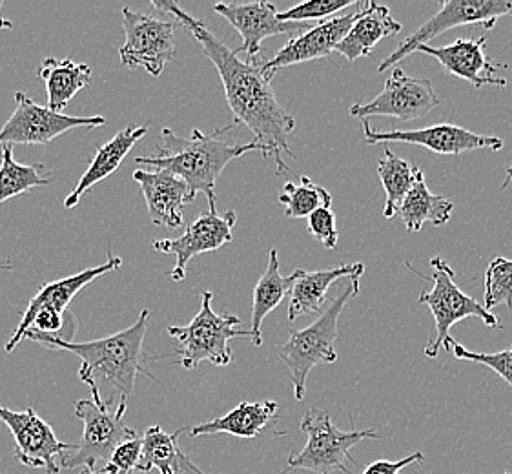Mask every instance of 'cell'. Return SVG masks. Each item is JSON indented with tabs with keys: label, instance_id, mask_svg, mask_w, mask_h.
Returning <instances> with one entry per match:
<instances>
[{
	"label": "cell",
	"instance_id": "cell-40",
	"mask_svg": "<svg viewBox=\"0 0 512 474\" xmlns=\"http://www.w3.org/2000/svg\"><path fill=\"white\" fill-rule=\"evenodd\" d=\"M0 8H2V2H0ZM11 28H13V22L4 19V17L0 15V30H11Z\"/></svg>",
	"mask_w": 512,
	"mask_h": 474
},
{
	"label": "cell",
	"instance_id": "cell-6",
	"mask_svg": "<svg viewBox=\"0 0 512 474\" xmlns=\"http://www.w3.org/2000/svg\"><path fill=\"white\" fill-rule=\"evenodd\" d=\"M301 431L307 434V444L296 454H290L287 467L277 474L292 471H310L314 474H332L341 471L352 474L349 464L356 465L352 458V449L365 440H378L374 429L363 431H341L332 422L328 411L308 409L301 420Z\"/></svg>",
	"mask_w": 512,
	"mask_h": 474
},
{
	"label": "cell",
	"instance_id": "cell-26",
	"mask_svg": "<svg viewBox=\"0 0 512 474\" xmlns=\"http://www.w3.org/2000/svg\"><path fill=\"white\" fill-rule=\"evenodd\" d=\"M452 212H454V205L451 199L434 196L427 186L423 172L418 168L414 185L398 210L405 228L410 234H416L427 223H431L434 227H443L451 219Z\"/></svg>",
	"mask_w": 512,
	"mask_h": 474
},
{
	"label": "cell",
	"instance_id": "cell-9",
	"mask_svg": "<svg viewBox=\"0 0 512 474\" xmlns=\"http://www.w3.org/2000/svg\"><path fill=\"white\" fill-rule=\"evenodd\" d=\"M507 15H512V0H441V10L400 42L387 59L379 62L378 72H387L398 62L409 59L420 46L429 44L445 31L469 24H480L485 30H492L496 21Z\"/></svg>",
	"mask_w": 512,
	"mask_h": 474
},
{
	"label": "cell",
	"instance_id": "cell-39",
	"mask_svg": "<svg viewBox=\"0 0 512 474\" xmlns=\"http://www.w3.org/2000/svg\"><path fill=\"white\" fill-rule=\"evenodd\" d=\"M505 181H503L502 190H507L509 186H512V166H509L507 170H505Z\"/></svg>",
	"mask_w": 512,
	"mask_h": 474
},
{
	"label": "cell",
	"instance_id": "cell-3",
	"mask_svg": "<svg viewBox=\"0 0 512 474\" xmlns=\"http://www.w3.org/2000/svg\"><path fill=\"white\" fill-rule=\"evenodd\" d=\"M230 128V126H228ZM217 134L206 135L194 128L190 137H179L172 128H163V139L157 145V155L137 157L139 166H150L155 170H166L185 181L188 186V203H192L199 194H205L210 210H216V183L230 161L241 155L259 150L256 141L248 145H232L221 141Z\"/></svg>",
	"mask_w": 512,
	"mask_h": 474
},
{
	"label": "cell",
	"instance_id": "cell-21",
	"mask_svg": "<svg viewBox=\"0 0 512 474\" xmlns=\"http://www.w3.org/2000/svg\"><path fill=\"white\" fill-rule=\"evenodd\" d=\"M146 134H148V126H126L124 130L113 135L108 143L99 146L92 163L82 174L72 194H68L64 199V207L68 210L77 207L88 190H92L93 186L104 181L106 177L112 176L113 172L123 165L126 155L132 152L137 141H141Z\"/></svg>",
	"mask_w": 512,
	"mask_h": 474
},
{
	"label": "cell",
	"instance_id": "cell-5",
	"mask_svg": "<svg viewBox=\"0 0 512 474\" xmlns=\"http://www.w3.org/2000/svg\"><path fill=\"white\" fill-rule=\"evenodd\" d=\"M214 294L210 290L203 292L201 309L194 320L185 327H168V334L177 340V349L172 351L179 360L177 365L186 371H194L203 361L214 367H226L234 360L230 349V340L250 338V330L239 329L241 320L234 314H217L212 307Z\"/></svg>",
	"mask_w": 512,
	"mask_h": 474
},
{
	"label": "cell",
	"instance_id": "cell-23",
	"mask_svg": "<svg viewBox=\"0 0 512 474\" xmlns=\"http://www.w3.org/2000/svg\"><path fill=\"white\" fill-rule=\"evenodd\" d=\"M401 30L403 26L394 21L387 6L365 2L358 21L352 24L349 35L339 42L336 52L341 53L347 61H358L361 57H369L379 41L389 35H396Z\"/></svg>",
	"mask_w": 512,
	"mask_h": 474
},
{
	"label": "cell",
	"instance_id": "cell-4",
	"mask_svg": "<svg viewBox=\"0 0 512 474\" xmlns=\"http://www.w3.org/2000/svg\"><path fill=\"white\" fill-rule=\"evenodd\" d=\"M361 276L363 272L345 278L338 294L330 299L318 320L308 325L307 329L290 330V338L277 347V356L283 360L290 372L297 402L305 398L310 371L321 363L338 361L336 340L339 316L350 301L358 296Z\"/></svg>",
	"mask_w": 512,
	"mask_h": 474
},
{
	"label": "cell",
	"instance_id": "cell-18",
	"mask_svg": "<svg viewBox=\"0 0 512 474\" xmlns=\"http://www.w3.org/2000/svg\"><path fill=\"white\" fill-rule=\"evenodd\" d=\"M123 265V259L112 256V252L108 254V261L99 265V267L88 268L82 270L79 274H73L68 278L57 279L52 283H46L39 292L30 299L28 307L22 312L21 323L13 332L10 341L6 343V352L15 351V347L22 341V334L30 329L31 321L41 312V310H53L64 314L68 310V305L72 303V299L77 296V292H81L86 285H90L92 281L101 278L108 272H113Z\"/></svg>",
	"mask_w": 512,
	"mask_h": 474
},
{
	"label": "cell",
	"instance_id": "cell-7",
	"mask_svg": "<svg viewBox=\"0 0 512 474\" xmlns=\"http://www.w3.org/2000/svg\"><path fill=\"white\" fill-rule=\"evenodd\" d=\"M432 278H425V281H432L434 287L427 292H421V305H427L434 316L436 323V334L427 345H425V356L436 358L440 354L441 347L445 341L451 338V329L467 318L482 320L491 329L502 330L503 323L496 314H492L483 307L480 301L467 296L454 281V270L445 259L436 256L431 259Z\"/></svg>",
	"mask_w": 512,
	"mask_h": 474
},
{
	"label": "cell",
	"instance_id": "cell-34",
	"mask_svg": "<svg viewBox=\"0 0 512 474\" xmlns=\"http://www.w3.org/2000/svg\"><path fill=\"white\" fill-rule=\"evenodd\" d=\"M352 4L354 0H310V2L297 4L285 13H279V19L285 22L323 21L349 8Z\"/></svg>",
	"mask_w": 512,
	"mask_h": 474
},
{
	"label": "cell",
	"instance_id": "cell-36",
	"mask_svg": "<svg viewBox=\"0 0 512 474\" xmlns=\"http://www.w3.org/2000/svg\"><path fill=\"white\" fill-rule=\"evenodd\" d=\"M307 219L310 236L318 239L319 243L328 250L338 247V228H336V216L332 208H319Z\"/></svg>",
	"mask_w": 512,
	"mask_h": 474
},
{
	"label": "cell",
	"instance_id": "cell-35",
	"mask_svg": "<svg viewBox=\"0 0 512 474\" xmlns=\"http://www.w3.org/2000/svg\"><path fill=\"white\" fill-rule=\"evenodd\" d=\"M141 449H143V440L137 438V436L132 438V440H126L121 445H117L112 456H110V460L101 467V473H137V465H139V460H141Z\"/></svg>",
	"mask_w": 512,
	"mask_h": 474
},
{
	"label": "cell",
	"instance_id": "cell-16",
	"mask_svg": "<svg viewBox=\"0 0 512 474\" xmlns=\"http://www.w3.org/2000/svg\"><path fill=\"white\" fill-rule=\"evenodd\" d=\"M214 11L225 21L230 22L243 39V46L236 53H245L248 61L259 59L261 44L268 37H276L290 31H308L314 28L312 22H285L279 19L276 6L270 2H250V4H214Z\"/></svg>",
	"mask_w": 512,
	"mask_h": 474
},
{
	"label": "cell",
	"instance_id": "cell-27",
	"mask_svg": "<svg viewBox=\"0 0 512 474\" xmlns=\"http://www.w3.org/2000/svg\"><path fill=\"white\" fill-rule=\"evenodd\" d=\"M297 272L292 276H281L279 272V254L276 248L270 250L268 256V267L265 274L257 281L254 289V303H252V327H250V340L261 347L263 345V336H261V325L270 312L279 307V303L285 299L294 281H296Z\"/></svg>",
	"mask_w": 512,
	"mask_h": 474
},
{
	"label": "cell",
	"instance_id": "cell-42",
	"mask_svg": "<svg viewBox=\"0 0 512 474\" xmlns=\"http://www.w3.org/2000/svg\"><path fill=\"white\" fill-rule=\"evenodd\" d=\"M0 268H2V270H11V265L10 263H4V265H0Z\"/></svg>",
	"mask_w": 512,
	"mask_h": 474
},
{
	"label": "cell",
	"instance_id": "cell-29",
	"mask_svg": "<svg viewBox=\"0 0 512 474\" xmlns=\"http://www.w3.org/2000/svg\"><path fill=\"white\" fill-rule=\"evenodd\" d=\"M185 429H177L175 433H164L161 425H152L144 431L143 449L137 471L150 473L157 469L161 474H175L179 460V436Z\"/></svg>",
	"mask_w": 512,
	"mask_h": 474
},
{
	"label": "cell",
	"instance_id": "cell-10",
	"mask_svg": "<svg viewBox=\"0 0 512 474\" xmlns=\"http://www.w3.org/2000/svg\"><path fill=\"white\" fill-rule=\"evenodd\" d=\"M123 26L126 41L119 50L121 64L159 77L166 64L174 61L177 22L123 8Z\"/></svg>",
	"mask_w": 512,
	"mask_h": 474
},
{
	"label": "cell",
	"instance_id": "cell-20",
	"mask_svg": "<svg viewBox=\"0 0 512 474\" xmlns=\"http://www.w3.org/2000/svg\"><path fill=\"white\" fill-rule=\"evenodd\" d=\"M134 179L141 186L152 223L170 230L183 227V210L188 203V186L183 179L166 170H135Z\"/></svg>",
	"mask_w": 512,
	"mask_h": 474
},
{
	"label": "cell",
	"instance_id": "cell-17",
	"mask_svg": "<svg viewBox=\"0 0 512 474\" xmlns=\"http://www.w3.org/2000/svg\"><path fill=\"white\" fill-rule=\"evenodd\" d=\"M361 10H363V4H359V11L356 13L330 17L327 21L319 22L318 26L299 33L297 37L290 39L272 59L263 62V72L268 79H274V75L279 70L288 66L330 57L336 52L339 42L349 35L352 24L358 21L361 15Z\"/></svg>",
	"mask_w": 512,
	"mask_h": 474
},
{
	"label": "cell",
	"instance_id": "cell-1",
	"mask_svg": "<svg viewBox=\"0 0 512 474\" xmlns=\"http://www.w3.org/2000/svg\"><path fill=\"white\" fill-rule=\"evenodd\" d=\"M152 6L155 10L170 13L175 21L194 35L203 53L219 72L226 103L236 123L245 124L254 134V141L261 146V154L274 157L277 174H287L288 165L283 161V154L296 159V154L288 146V135L296 130V119L277 101L272 79L263 72V62L239 59L236 50H230L225 42L206 28L205 22L197 21L190 13L181 10L177 2L154 0Z\"/></svg>",
	"mask_w": 512,
	"mask_h": 474
},
{
	"label": "cell",
	"instance_id": "cell-2",
	"mask_svg": "<svg viewBox=\"0 0 512 474\" xmlns=\"http://www.w3.org/2000/svg\"><path fill=\"white\" fill-rule=\"evenodd\" d=\"M150 310L144 309L132 327L115 332L101 340L62 341L26 330L22 340L41 343L48 349H61L81 360L79 380L92 391L93 403L112 405L113 396L128 402L134 394L135 382L143 369V343L148 330Z\"/></svg>",
	"mask_w": 512,
	"mask_h": 474
},
{
	"label": "cell",
	"instance_id": "cell-14",
	"mask_svg": "<svg viewBox=\"0 0 512 474\" xmlns=\"http://www.w3.org/2000/svg\"><path fill=\"white\" fill-rule=\"evenodd\" d=\"M0 422L4 423L15 438V458L31 469H44L46 474H59L61 467L55 462L75 449V444H64L53 431L52 425L42 420L33 407L26 411H11L0 407Z\"/></svg>",
	"mask_w": 512,
	"mask_h": 474
},
{
	"label": "cell",
	"instance_id": "cell-12",
	"mask_svg": "<svg viewBox=\"0 0 512 474\" xmlns=\"http://www.w3.org/2000/svg\"><path fill=\"white\" fill-rule=\"evenodd\" d=\"M440 103L441 99L434 92L429 79L409 77L400 68H394L383 92L369 103L350 106V115L361 121L376 115L394 117L398 121H416L431 114Z\"/></svg>",
	"mask_w": 512,
	"mask_h": 474
},
{
	"label": "cell",
	"instance_id": "cell-25",
	"mask_svg": "<svg viewBox=\"0 0 512 474\" xmlns=\"http://www.w3.org/2000/svg\"><path fill=\"white\" fill-rule=\"evenodd\" d=\"M37 75L46 84L48 108L57 114H62V110L73 97L92 83V68L84 62L81 64L72 59L46 57L41 62Z\"/></svg>",
	"mask_w": 512,
	"mask_h": 474
},
{
	"label": "cell",
	"instance_id": "cell-19",
	"mask_svg": "<svg viewBox=\"0 0 512 474\" xmlns=\"http://www.w3.org/2000/svg\"><path fill=\"white\" fill-rule=\"evenodd\" d=\"M485 46H487V37H478V39H458L454 44L443 46V48H434L425 44L416 52L431 55L447 72L471 83L474 88H483V86L505 88L507 79L498 77L496 66L491 64L489 57L485 55Z\"/></svg>",
	"mask_w": 512,
	"mask_h": 474
},
{
	"label": "cell",
	"instance_id": "cell-32",
	"mask_svg": "<svg viewBox=\"0 0 512 474\" xmlns=\"http://www.w3.org/2000/svg\"><path fill=\"white\" fill-rule=\"evenodd\" d=\"M498 305L512 309V259H492L483 279V307L491 312Z\"/></svg>",
	"mask_w": 512,
	"mask_h": 474
},
{
	"label": "cell",
	"instance_id": "cell-43",
	"mask_svg": "<svg viewBox=\"0 0 512 474\" xmlns=\"http://www.w3.org/2000/svg\"><path fill=\"white\" fill-rule=\"evenodd\" d=\"M505 474H511V473H505Z\"/></svg>",
	"mask_w": 512,
	"mask_h": 474
},
{
	"label": "cell",
	"instance_id": "cell-28",
	"mask_svg": "<svg viewBox=\"0 0 512 474\" xmlns=\"http://www.w3.org/2000/svg\"><path fill=\"white\" fill-rule=\"evenodd\" d=\"M418 166L412 165L410 161L401 159L389 148H385V155L378 161V176L381 185L387 194V203L383 208V217L392 219L398 214L403 199L407 197L410 188L414 185Z\"/></svg>",
	"mask_w": 512,
	"mask_h": 474
},
{
	"label": "cell",
	"instance_id": "cell-30",
	"mask_svg": "<svg viewBox=\"0 0 512 474\" xmlns=\"http://www.w3.org/2000/svg\"><path fill=\"white\" fill-rule=\"evenodd\" d=\"M44 166L21 165L13 157V146H2L0 159V205L13 197L22 196L33 188L52 183L50 177L42 176Z\"/></svg>",
	"mask_w": 512,
	"mask_h": 474
},
{
	"label": "cell",
	"instance_id": "cell-15",
	"mask_svg": "<svg viewBox=\"0 0 512 474\" xmlns=\"http://www.w3.org/2000/svg\"><path fill=\"white\" fill-rule=\"evenodd\" d=\"M236 223L237 214L234 210H228L225 214H217V210H208L186 228L183 236L177 239L152 241V247L159 254H174L177 263L170 272V278L174 281H183L186 278L188 263L195 256L216 252L234 239L232 230Z\"/></svg>",
	"mask_w": 512,
	"mask_h": 474
},
{
	"label": "cell",
	"instance_id": "cell-11",
	"mask_svg": "<svg viewBox=\"0 0 512 474\" xmlns=\"http://www.w3.org/2000/svg\"><path fill=\"white\" fill-rule=\"evenodd\" d=\"M106 119L75 117L52 112L48 106L35 103L26 93H15V112L0 128V146L50 145L53 139L75 128L104 126Z\"/></svg>",
	"mask_w": 512,
	"mask_h": 474
},
{
	"label": "cell",
	"instance_id": "cell-41",
	"mask_svg": "<svg viewBox=\"0 0 512 474\" xmlns=\"http://www.w3.org/2000/svg\"><path fill=\"white\" fill-rule=\"evenodd\" d=\"M81 474H104L101 471H92V469H82ZM130 474H139V473H130Z\"/></svg>",
	"mask_w": 512,
	"mask_h": 474
},
{
	"label": "cell",
	"instance_id": "cell-24",
	"mask_svg": "<svg viewBox=\"0 0 512 474\" xmlns=\"http://www.w3.org/2000/svg\"><path fill=\"white\" fill-rule=\"evenodd\" d=\"M279 405L272 400L265 402H243L230 413L212 422L197 423L190 429L192 438L212 436V434H230L236 438H257L268 423L276 418Z\"/></svg>",
	"mask_w": 512,
	"mask_h": 474
},
{
	"label": "cell",
	"instance_id": "cell-33",
	"mask_svg": "<svg viewBox=\"0 0 512 474\" xmlns=\"http://www.w3.org/2000/svg\"><path fill=\"white\" fill-rule=\"evenodd\" d=\"M443 349L452 352L454 358H458V360L482 363L491 371L496 372L509 387H512V347H507L505 351L496 352V354H487V352L467 351L458 341L449 338L445 341Z\"/></svg>",
	"mask_w": 512,
	"mask_h": 474
},
{
	"label": "cell",
	"instance_id": "cell-38",
	"mask_svg": "<svg viewBox=\"0 0 512 474\" xmlns=\"http://www.w3.org/2000/svg\"><path fill=\"white\" fill-rule=\"evenodd\" d=\"M175 474H206L205 471H201L197 465L186 456L185 453L179 454V460H177V467H175Z\"/></svg>",
	"mask_w": 512,
	"mask_h": 474
},
{
	"label": "cell",
	"instance_id": "cell-31",
	"mask_svg": "<svg viewBox=\"0 0 512 474\" xmlns=\"http://www.w3.org/2000/svg\"><path fill=\"white\" fill-rule=\"evenodd\" d=\"M279 203L285 205V214L292 219H305L314 214L319 208H332L334 197L318 186L310 177L301 176V183H287L283 186V194L279 196Z\"/></svg>",
	"mask_w": 512,
	"mask_h": 474
},
{
	"label": "cell",
	"instance_id": "cell-13",
	"mask_svg": "<svg viewBox=\"0 0 512 474\" xmlns=\"http://www.w3.org/2000/svg\"><path fill=\"white\" fill-rule=\"evenodd\" d=\"M363 135L370 145L409 143V145L423 146L434 154L440 155H460L465 152H474V150H483V148L498 152L503 148L500 137L474 134L467 128L451 123L434 124L421 130H378L370 124L369 119H365Z\"/></svg>",
	"mask_w": 512,
	"mask_h": 474
},
{
	"label": "cell",
	"instance_id": "cell-37",
	"mask_svg": "<svg viewBox=\"0 0 512 474\" xmlns=\"http://www.w3.org/2000/svg\"><path fill=\"white\" fill-rule=\"evenodd\" d=\"M425 460V454L423 453H412L401 460H378V462H372L363 469L361 474H401V471L405 467L410 465L420 464Z\"/></svg>",
	"mask_w": 512,
	"mask_h": 474
},
{
	"label": "cell",
	"instance_id": "cell-22",
	"mask_svg": "<svg viewBox=\"0 0 512 474\" xmlns=\"http://www.w3.org/2000/svg\"><path fill=\"white\" fill-rule=\"evenodd\" d=\"M297 278L290 289V301H288V321L294 323L297 318L307 314H318L325 310L327 294L330 287L339 279L349 278L358 272H365L363 263H352L338 268L307 272L296 270Z\"/></svg>",
	"mask_w": 512,
	"mask_h": 474
},
{
	"label": "cell",
	"instance_id": "cell-8",
	"mask_svg": "<svg viewBox=\"0 0 512 474\" xmlns=\"http://www.w3.org/2000/svg\"><path fill=\"white\" fill-rule=\"evenodd\" d=\"M128 402L119 400L117 407L97 405L93 400L75 403V416L82 422V438L75 449L61 456V469H95L106 464L117 445L132 440L137 434L124 423Z\"/></svg>",
	"mask_w": 512,
	"mask_h": 474
}]
</instances>
